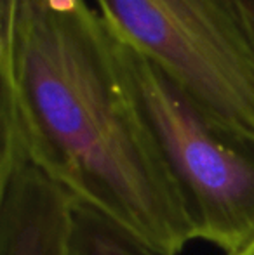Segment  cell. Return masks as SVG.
I'll list each match as a JSON object with an SVG mask.
<instances>
[{"mask_svg":"<svg viewBox=\"0 0 254 255\" xmlns=\"http://www.w3.org/2000/svg\"><path fill=\"white\" fill-rule=\"evenodd\" d=\"M0 77V177L33 165L167 255L197 240L122 42L87 0H2Z\"/></svg>","mask_w":254,"mask_h":255,"instance_id":"obj_1","label":"cell"},{"mask_svg":"<svg viewBox=\"0 0 254 255\" xmlns=\"http://www.w3.org/2000/svg\"><path fill=\"white\" fill-rule=\"evenodd\" d=\"M220 132L254 144V28L242 0H94Z\"/></svg>","mask_w":254,"mask_h":255,"instance_id":"obj_2","label":"cell"},{"mask_svg":"<svg viewBox=\"0 0 254 255\" xmlns=\"http://www.w3.org/2000/svg\"><path fill=\"white\" fill-rule=\"evenodd\" d=\"M120 42L139 110L180 186L197 240L239 252L254 240V144L213 127L157 64Z\"/></svg>","mask_w":254,"mask_h":255,"instance_id":"obj_3","label":"cell"},{"mask_svg":"<svg viewBox=\"0 0 254 255\" xmlns=\"http://www.w3.org/2000/svg\"><path fill=\"white\" fill-rule=\"evenodd\" d=\"M73 198L33 165L0 177V255H66Z\"/></svg>","mask_w":254,"mask_h":255,"instance_id":"obj_4","label":"cell"},{"mask_svg":"<svg viewBox=\"0 0 254 255\" xmlns=\"http://www.w3.org/2000/svg\"><path fill=\"white\" fill-rule=\"evenodd\" d=\"M66 255H167L89 205L73 202Z\"/></svg>","mask_w":254,"mask_h":255,"instance_id":"obj_5","label":"cell"},{"mask_svg":"<svg viewBox=\"0 0 254 255\" xmlns=\"http://www.w3.org/2000/svg\"><path fill=\"white\" fill-rule=\"evenodd\" d=\"M244 2V7H246V12L249 16V21H251L253 28H254V0H242Z\"/></svg>","mask_w":254,"mask_h":255,"instance_id":"obj_6","label":"cell"},{"mask_svg":"<svg viewBox=\"0 0 254 255\" xmlns=\"http://www.w3.org/2000/svg\"><path fill=\"white\" fill-rule=\"evenodd\" d=\"M225 255H254V240L249 245H246L244 249H241L239 252H234V254H225Z\"/></svg>","mask_w":254,"mask_h":255,"instance_id":"obj_7","label":"cell"}]
</instances>
